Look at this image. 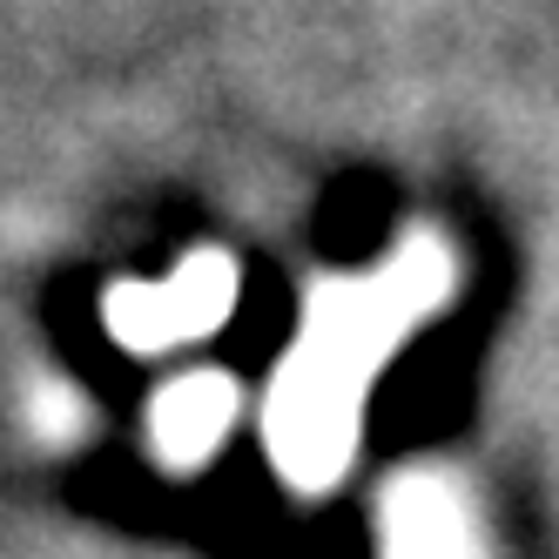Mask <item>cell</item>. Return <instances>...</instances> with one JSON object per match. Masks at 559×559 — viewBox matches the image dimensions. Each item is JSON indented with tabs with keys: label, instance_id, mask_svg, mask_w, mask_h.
Instances as JSON below:
<instances>
[{
	"label": "cell",
	"instance_id": "1",
	"mask_svg": "<svg viewBox=\"0 0 559 559\" xmlns=\"http://www.w3.org/2000/svg\"><path fill=\"white\" fill-rule=\"evenodd\" d=\"M438 297H445V263L431 250H412L391 276H378V284L331 290L317 304L310 331L297 344V365H290L284 391H276V418H270V438H276V452H284V465L297 478L337 472L357 397H365V378L391 357L397 331H405L418 310H431Z\"/></svg>",
	"mask_w": 559,
	"mask_h": 559
},
{
	"label": "cell",
	"instance_id": "2",
	"mask_svg": "<svg viewBox=\"0 0 559 559\" xmlns=\"http://www.w3.org/2000/svg\"><path fill=\"white\" fill-rule=\"evenodd\" d=\"M229 290H236L229 263L195 257L163 290H122L108 304V317H115V331H122L129 344H176V337L210 331L216 317H229Z\"/></svg>",
	"mask_w": 559,
	"mask_h": 559
},
{
	"label": "cell",
	"instance_id": "3",
	"mask_svg": "<svg viewBox=\"0 0 559 559\" xmlns=\"http://www.w3.org/2000/svg\"><path fill=\"white\" fill-rule=\"evenodd\" d=\"M229 425V384L216 378H189L163 397V412H155V438H163V452L176 465H195Z\"/></svg>",
	"mask_w": 559,
	"mask_h": 559
}]
</instances>
